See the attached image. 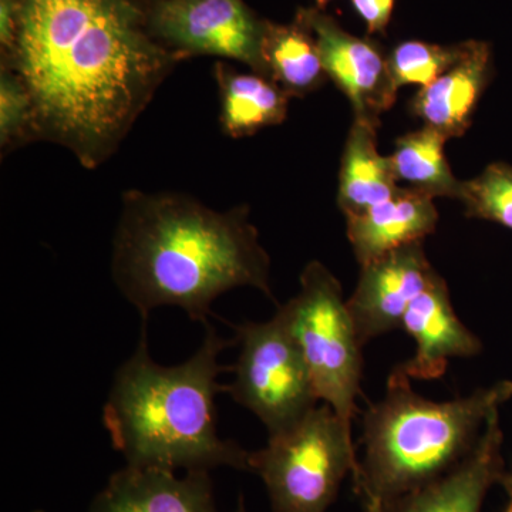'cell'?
<instances>
[{
    "label": "cell",
    "instance_id": "1",
    "mask_svg": "<svg viewBox=\"0 0 512 512\" xmlns=\"http://www.w3.org/2000/svg\"><path fill=\"white\" fill-rule=\"evenodd\" d=\"M134 0H20L6 66L28 87L33 140L94 170L116 153L180 62Z\"/></svg>",
    "mask_w": 512,
    "mask_h": 512
},
{
    "label": "cell",
    "instance_id": "2",
    "mask_svg": "<svg viewBox=\"0 0 512 512\" xmlns=\"http://www.w3.org/2000/svg\"><path fill=\"white\" fill-rule=\"evenodd\" d=\"M111 272L144 322L161 306H177L207 323L215 299L244 286L275 301L271 258L247 205L220 212L184 194L126 191Z\"/></svg>",
    "mask_w": 512,
    "mask_h": 512
},
{
    "label": "cell",
    "instance_id": "3",
    "mask_svg": "<svg viewBox=\"0 0 512 512\" xmlns=\"http://www.w3.org/2000/svg\"><path fill=\"white\" fill-rule=\"evenodd\" d=\"M201 348L184 363L163 366L148 352L146 328L136 350L117 369L103 424L127 466L163 470L231 467L251 471V451L221 439L215 397L218 375L231 370L218 357L234 340L204 323Z\"/></svg>",
    "mask_w": 512,
    "mask_h": 512
},
{
    "label": "cell",
    "instance_id": "4",
    "mask_svg": "<svg viewBox=\"0 0 512 512\" xmlns=\"http://www.w3.org/2000/svg\"><path fill=\"white\" fill-rule=\"evenodd\" d=\"M512 397L501 380L470 396L433 402L394 367L386 394L363 417L365 456L355 481L366 512L433 483L476 448L487 420Z\"/></svg>",
    "mask_w": 512,
    "mask_h": 512
},
{
    "label": "cell",
    "instance_id": "5",
    "mask_svg": "<svg viewBox=\"0 0 512 512\" xmlns=\"http://www.w3.org/2000/svg\"><path fill=\"white\" fill-rule=\"evenodd\" d=\"M346 301L338 278L312 261L302 271L299 292L276 312L301 349L316 396L352 431L362 393L363 345Z\"/></svg>",
    "mask_w": 512,
    "mask_h": 512
},
{
    "label": "cell",
    "instance_id": "6",
    "mask_svg": "<svg viewBox=\"0 0 512 512\" xmlns=\"http://www.w3.org/2000/svg\"><path fill=\"white\" fill-rule=\"evenodd\" d=\"M360 461L352 431L328 404L316 406L292 429L251 451V471L264 481L274 512H328Z\"/></svg>",
    "mask_w": 512,
    "mask_h": 512
},
{
    "label": "cell",
    "instance_id": "7",
    "mask_svg": "<svg viewBox=\"0 0 512 512\" xmlns=\"http://www.w3.org/2000/svg\"><path fill=\"white\" fill-rule=\"evenodd\" d=\"M239 356L225 393L264 423L269 436L292 429L319 402L298 343L281 313L235 326Z\"/></svg>",
    "mask_w": 512,
    "mask_h": 512
},
{
    "label": "cell",
    "instance_id": "8",
    "mask_svg": "<svg viewBox=\"0 0 512 512\" xmlns=\"http://www.w3.org/2000/svg\"><path fill=\"white\" fill-rule=\"evenodd\" d=\"M147 18L153 36L181 60L225 57L268 77L264 59L268 22L242 0H154Z\"/></svg>",
    "mask_w": 512,
    "mask_h": 512
},
{
    "label": "cell",
    "instance_id": "9",
    "mask_svg": "<svg viewBox=\"0 0 512 512\" xmlns=\"http://www.w3.org/2000/svg\"><path fill=\"white\" fill-rule=\"evenodd\" d=\"M296 19L315 36L326 76L348 97L355 121L379 128L399 92L389 56L373 40L350 35L323 10L299 9Z\"/></svg>",
    "mask_w": 512,
    "mask_h": 512
},
{
    "label": "cell",
    "instance_id": "10",
    "mask_svg": "<svg viewBox=\"0 0 512 512\" xmlns=\"http://www.w3.org/2000/svg\"><path fill=\"white\" fill-rule=\"evenodd\" d=\"M360 268L355 292L346 303L357 338L365 346L402 329L404 313L436 271L427 259L423 241L394 249Z\"/></svg>",
    "mask_w": 512,
    "mask_h": 512
},
{
    "label": "cell",
    "instance_id": "11",
    "mask_svg": "<svg viewBox=\"0 0 512 512\" xmlns=\"http://www.w3.org/2000/svg\"><path fill=\"white\" fill-rule=\"evenodd\" d=\"M402 329L412 336L416 352L396 369L410 380H436L456 357H473L483 349L481 340L461 322L446 281L437 272L404 313Z\"/></svg>",
    "mask_w": 512,
    "mask_h": 512
},
{
    "label": "cell",
    "instance_id": "12",
    "mask_svg": "<svg viewBox=\"0 0 512 512\" xmlns=\"http://www.w3.org/2000/svg\"><path fill=\"white\" fill-rule=\"evenodd\" d=\"M500 410L485 424L476 448L458 466L370 512H481L485 495L505 476Z\"/></svg>",
    "mask_w": 512,
    "mask_h": 512
},
{
    "label": "cell",
    "instance_id": "13",
    "mask_svg": "<svg viewBox=\"0 0 512 512\" xmlns=\"http://www.w3.org/2000/svg\"><path fill=\"white\" fill-rule=\"evenodd\" d=\"M89 512H218L210 471L178 477L163 468L127 466L94 497Z\"/></svg>",
    "mask_w": 512,
    "mask_h": 512
},
{
    "label": "cell",
    "instance_id": "14",
    "mask_svg": "<svg viewBox=\"0 0 512 512\" xmlns=\"http://www.w3.org/2000/svg\"><path fill=\"white\" fill-rule=\"evenodd\" d=\"M491 79V46L470 40L467 55L460 63L414 94L410 103L413 116L447 140L463 137L473 123L478 103Z\"/></svg>",
    "mask_w": 512,
    "mask_h": 512
},
{
    "label": "cell",
    "instance_id": "15",
    "mask_svg": "<svg viewBox=\"0 0 512 512\" xmlns=\"http://www.w3.org/2000/svg\"><path fill=\"white\" fill-rule=\"evenodd\" d=\"M348 238L360 266L433 234L439 211L433 198L403 188L390 200L346 218Z\"/></svg>",
    "mask_w": 512,
    "mask_h": 512
},
{
    "label": "cell",
    "instance_id": "16",
    "mask_svg": "<svg viewBox=\"0 0 512 512\" xmlns=\"http://www.w3.org/2000/svg\"><path fill=\"white\" fill-rule=\"evenodd\" d=\"M214 76L220 89V123L225 136H254L262 128L284 123L291 96L271 79L238 72L224 62L215 63Z\"/></svg>",
    "mask_w": 512,
    "mask_h": 512
},
{
    "label": "cell",
    "instance_id": "17",
    "mask_svg": "<svg viewBox=\"0 0 512 512\" xmlns=\"http://www.w3.org/2000/svg\"><path fill=\"white\" fill-rule=\"evenodd\" d=\"M400 190L389 157L380 156L377 150V128L353 121L340 164V210L346 218L353 217L390 200Z\"/></svg>",
    "mask_w": 512,
    "mask_h": 512
},
{
    "label": "cell",
    "instance_id": "18",
    "mask_svg": "<svg viewBox=\"0 0 512 512\" xmlns=\"http://www.w3.org/2000/svg\"><path fill=\"white\" fill-rule=\"evenodd\" d=\"M264 59L269 79L291 97L308 96L328 79L315 36L299 19L292 25L268 22Z\"/></svg>",
    "mask_w": 512,
    "mask_h": 512
},
{
    "label": "cell",
    "instance_id": "19",
    "mask_svg": "<svg viewBox=\"0 0 512 512\" xmlns=\"http://www.w3.org/2000/svg\"><path fill=\"white\" fill-rule=\"evenodd\" d=\"M446 143L443 134L427 126L397 138L396 150L389 156L397 184L404 183L403 188L429 195L433 200L439 197L458 200L461 181L448 164L444 153Z\"/></svg>",
    "mask_w": 512,
    "mask_h": 512
},
{
    "label": "cell",
    "instance_id": "20",
    "mask_svg": "<svg viewBox=\"0 0 512 512\" xmlns=\"http://www.w3.org/2000/svg\"><path fill=\"white\" fill-rule=\"evenodd\" d=\"M468 47L470 40L450 46L407 40L390 53V72L399 89L410 84H417L421 89L460 63L467 55Z\"/></svg>",
    "mask_w": 512,
    "mask_h": 512
},
{
    "label": "cell",
    "instance_id": "21",
    "mask_svg": "<svg viewBox=\"0 0 512 512\" xmlns=\"http://www.w3.org/2000/svg\"><path fill=\"white\" fill-rule=\"evenodd\" d=\"M458 201L468 218L500 224L512 231V165L493 163L473 180L461 181Z\"/></svg>",
    "mask_w": 512,
    "mask_h": 512
},
{
    "label": "cell",
    "instance_id": "22",
    "mask_svg": "<svg viewBox=\"0 0 512 512\" xmlns=\"http://www.w3.org/2000/svg\"><path fill=\"white\" fill-rule=\"evenodd\" d=\"M33 140L32 97L22 77L2 64L0 72V146L3 150Z\"/></svg>",
    "mask_w": 512,
    "mask_h": 512
},
{
    "label": "cell",
    "instance_id": "23",
    "mask_svg": "<svg viewBox=\"0 0 512 512\" xmlns=\"http://www.w3.org/2000/svg\"><path fill=\"white\" fill-rule=\"evenodd\" d=\"M353 9L366 23L367 35L386 33L396 0H352Z\"/></svg>",
    "mask_w": 512,
    "mask_h": 512
},
{
    "label": "cell",
    "instance_id": "24",
    "mask_svg": "<svg viewBox=\"0 0 512 512\" xmlns=\"http://www.w3.org/2000/svg\"><path fill=\"white\" fill-rule=\"evenodd\" d=\"M20 0H0V43L6 56L12 53L18 37Z\"/></svg>",
    "mask_w": 512,
    "mask_h": 512
},
{
    "label": "cell",
    "instance_id": "25",
    "mask_svg": "<svg viewBox=\"0 0 512 512\" xmlns=\"http://www.w3.org/2000/svg\"><path fill=\"white\" fill-rule=\"evenodd\" d=\"M501 484H503L505 491H510V493H512V473H505V476L503 478V481H501Z\"/></svg>",
    "mask_w": 512,
    "mask_h": 512
},
{
    "label": "cell",
    "instance_id": "26",
    "mask_svg": "<svg viewBox=\"0 0 512 512\" xmlns=\"http://www.w3.org/2000/svg\"><path fill=\"white\" fill-rule=\"evenodd\" d=\"M235 512H247V508H245L244 498L239 497L238 507L237 510H235Z\"/></svg>",
    "mask_w": 512,
    "mask_h": 512
},
{
    "label": "cell",
    "instance_id": "27",
    "mask_svg": "<svg viewBox=\"0 0 512 512\" xmlns=\"http://www.w3.org/2000/svg\"><path fill=\"white\" fill-rule=\"evenodd\" d=\"M508 494V503L507 507H505V510L503 512H512V493L510 491H507Z\"/></svg>",
    "mask_w": 512,
    "mask_h": 512
},
{
    "label": "cell",
    "instance_id": "28",
    "mask_svg": "<svg viewBox=\"0 0 512 512\" xmlns=\"http://www.w3.org/2000/svg\"><path fill=\"white\" fill-rule=\"evenodd\" d=\"M330 2H332V0H316V3H318V9L320 10L325 9Z\"/></svg>",
    "mask_w": 512,
    "mask_h": 512
}]
</instances>
